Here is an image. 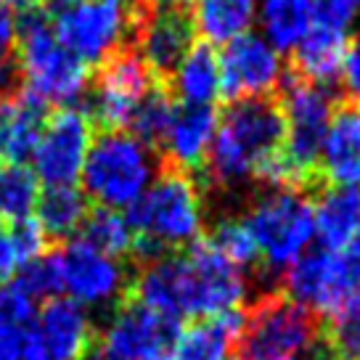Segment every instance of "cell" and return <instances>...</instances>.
Returning a JSON list of instances; mask_svg holds the SVG:
<instances>
[{"label":"cell","instance_id":"6da1fadb","mask_svg":"<svg viewBox=\"0 0 360 360\" xmlns=\"http://www.w3.org/2000/svg\"><path fill=\"white\" fill-rule=\"evenodd\" d=\"M130 297L154 313L178 321H210L241 310L247 300V278L241 268L199 238L183 252H167L138 270L130 281Z\"/></svg>","mask_w":360,"mask_h":360},{"label":"cell","instance_id":"7a4b0ae2","mask_svg":"<svg viewBox=\"0 0 360 360\" xmlns=\"http://www.w3.org/2000/svg\"><path fill=\"white\" fill-rule=\"evenodd\" d=\"M283 143L286 120L276 96L228 103L202 167L204 180L217 188L257 180L259 169L283 151Z\"/></svg>","mask_w":360,"mask_h":360},{"label":"cell","instance_id":"3957f363","mask_svg":"<svg viewBox=\"0 0 360 360\" xmlns=\"http://www.w3.org/2000/svg\"><path fill=\"white\" fill-rule=\"evenodd\" d=\"M127 220L135 231L138 257L154 259L167 252H183L202 233V186L191 172L162 165L148 191L127 210Z\"/></svg>","mask_w":360,"mask_h":360},{"label":"cell","instance_id":"277c9868","mask_svg":"<svg viewBox=\"0 0 360 360\" xmlns=\"http://www.w3.org/2000/svg\"><path fill=\"white\" fill-rule=\"evenodd\" d=\"M16 64L27 90L69 109L88 90V64L61 43L43 8L27 11L16 30Z\"/></svg>","mask_w":360,"mask_h":360},{"label":"cell","instance_id":"5b68a950","mask_svg":"<svg viewBox=\"0 0 360 360\" xmlns=\"http://www.w3.org/2000/svg\"><path fill=\"white\" fill-rule=\"evenodd\" d=\"M236 347L241 360H297L304 352L331 360L323 347L321 318L283 292L262 294L255 302L244 315Z\"/></svg>","mask_w":360,"mask_h":360},{"label":"cell","instance_id":"8992f818","mask_svg":"<svg viewBox=\"0 0 360 360\" xmlns=\"http://www.w3.org/2000/svg\"><path fill=\"white\" fill-rule=\"evenodd\" d=\"M154 151L124 130H98L93 135L88 159L82 167L85 196L103 210L127 212L154 183Z\"/></svg>","mask_w":360,"mask_h":360},{"label":"cell","instance_id":"52a82bcc","mask_svg":"<svg viewBox=\"0 0 360 360\" xmlns=\"http://www.w3.org/2000/svg\"><path fill=\"white\" fill-rule=\"evenodd\" d=\"M43 11L61 43L82 64H103L133 48V3L124 0H45Z\"/></svg>","mask_w":360,"mask_h":360},{"label":"cell","instance_id":"ba28073f","mask_svg":"<svg viewBox=\"0 0 360 360\" xmlns=\"http://www.w3.org/2000/svg\"><path fill=\"white\" fill-rule=\"evenodd\" d=\"M268 270H286L315 238L313 202L297 188H265L241 217Z\"/></svg>","mask_w":360,"mask_h":360},{"label":"cell","instance_id":"9c48e42d","mask_svg":"<svg viewBox=\"0 0 360 360\" xmlns=\"http://www.w3.org/2000/svg\"><path fill=\"white\" fill-rule=\"evenodd\" d=\"M281 88L278 101H281L283 120H286L283 154L297 169L304 191H310V188L323 186L318 178V157L323 148V138H326L337 98L328 88L294 77L292 72H286Z\"/></svg>","mask_w":360,"mask_h":360},{"label":"cell","instance_id":"30bf717a","mask_svg":"<svg viewBox=\"0 0 360 360\" xmlns=\"http://www.w3.org/2000/svg\"><path fill=\"white\" fill-rule=\"evenodd\" d=\"M281 283L289 300L326 318L360 302V265L347 252H304L283 270Z\"/></svg>","mask_w":360,"mask_h":360},{"label":"cell","instance_id":"8fae6325","mask_svg":"<svg viewBox=\"0 0 360 360\" xmlns=\"http://www.w3.org/2000/svg\"><path fill=\"white\" fill-rule=\"evenodd\" d=\"M157 79L133 48H122L98 64L88 98V117L98 130H122L133 117L135 106Z\"/></svg>","mask_w":360,"mask_h":360},{"label":"cell","instance_id":"7c38bea8","mask_svg":"<svg viewBox=\"0 0 360 360\" xmlns=\"http://www.w3.org/2000/svg\"><path fill=\"white\" fill-rule=\"evenodd\" d=\"M96 127L85 109H56L51 112L43 135L32 151L34 178L45 186H72L82 175Z\"/></svg>","mask_w":360,"mask_h":360},{"label":"cell","instance_id":"4fadbf2b","mask_svg":"<svg viewBox=\"0 0 360 360\" xmlns=\"http://www.w3.org/2000/svg\"><path fill=\"white\" fill-rule=\"evenodd\" d=\"M61 283L69 300L88 307H120L130 294V276L122 259H114L82 238L69 241L58 252Z\"/></svg>","mask_w":360,"mask_h":360},{"label":"cell","instance_id":"5bb4252c","mask_svg":"<svg viewBox=\"0 0 360 360\" xmlns=\"http://www.w3.org/2000/svg\"><path fill=\"white\" fill-rule=\"evenodd\" d=\"M178 337V321L143 304L122 302L103 328L101 349L124 360H172Z\"/></svg>","mask_w":360,"mask_h":360},{"label":"cell","instance_id":"9a60e30c","mask_svg":"<svg viewBox=\"0 0 360 360\" xmlns=\"http://www.w3.org/2000/svg\"><path fill=\"white\" fill-rule=\"evenodd\" d=\"M217 58L220 93L228 103L276 96V88H281V58L262 34H241L225 45V51Z\"/></svg>","mask_w":360,"mask_h":360},{"label":"cell","instance_id":"2e32d148","mask_svg":"<svg viewBox=\"0 0 360 360\" xmlns=\"http://www.w3.org/2000/svg\"><path fill=\"white\" fill-rule=\"evenodd\" d=\"M133 51L146 64L151 77L162 85H169L180 61L193 48L196 27L191 8L143 13L133 6Z\"/></svg>","mask_w":360,"mask_h":360},{"label":"cell","instance_id":"e0dca14e","mask_svg":"<svg viewBox=\"0 0 360 360\" xmlns=\"http://www.w3.org/2000/svg\"><path fill=\"white\" fill-rule=\"evenodd\" d=\"M37 334L45 360H85L96 342L90 313L69 297H53L37 310Z\"/></svg>","mask_w":360,"mask_h":360},{"label":"cell","instance_id":"ac0fdd59","mask_svg":"<svg viewBox=\"0 0 360 360\" xmlns=\"http://www.w3.org/2000/svg\"><path fill=\"white\" fill-rule=\"evenodd\" d=\"M318 178L328 186L360 188V101L334 106L318 157Z\"/></svg>","mask_w":360,"mask_h":360},{"label":"cell","instance_id":"d6986e66","mask_svg":"<svg viewBox=\"0 0 360 360\" xmlns=\"http://www.w3.org/2000/svg\"><path fill=\"white\" fill-rule=\"evenodd\" d=\"M217 122H220V112L214 106L178 103L167 135L159 146L165 154L162 165L178 167L183 172H199L214 141Z\"/></svg>","mask_w":360,"mask_h":360},{"label":"cell","instance_id":"ffe728a7","mask_svg":"<svg viewBox=\"0 0 360 360\" xmlns=\"http://www.w3.org/2000/svg\"><path fill=\"white\" fill-rule=\"evenodd\" d=\"M48 117L51 103L24 85L0 98V165H24L32 157Z\"/></svg>","mask_w":360,"mask_h":360},{"label":"cell","instance_id":"44dd1931","mask_svg":"<svg viewBox=\"0 0 360 360\" xmlns=\"http://www.w3.org/2000/svg\"><path fill=\"white\" fill-rule=\"evenodd\" d=\"M0 360H45L37 304L16 283L0 286Z\"/></svg>","mask_w":360,"mask_h":360},{"label":"cell","instance_id":"7402d4cb","mask_svg":"<svg viewBox=\"0 0 360 360\" xmlns=\"http://www.w3.org/2000/svg\"><path fill=\"white\" fill-rule=\"evenodd\" d=\"M347 32H339L331 27L313 24L300 45L294 48L292 72L294 77L307 79L321 88H331L334 79L342 77L345 56H347Z\"/></svg>","mask_w":360,"mask_h":360},{"label":"cell","instance_id":"603a6c76","mask_svg":"<svg viewBox=\"0 0 360 360\" xmlns=\"http://www.w3.org/2000/svg\"><path fill=\"white\" fill-rule=\"evenodd\" d=\"M315 236L326 252H345L360 233V188L326 186L315 196Z\"/></svg>","mask_w":360,"mask_h":360},{"label":"cell","instance_id":"cb8c5ba5","mask_svg":"<svg viewBox=\"0 0 360 360\" xmlns=\"http://www.w3.org/2000/svg\"><path fill=\"white\" fill-rule=\"evenodd\" d=\"M244 328V313L217 315L210 321H196L188 328H180L172 360H231V349L238 345Z\"/></svg>","mask_w":360,"mask_h":360},{"label":"cell","instance_id":"d4e9b609","mask_svg":"<svg viewBox=\"0 0 360 360\" xmlns=\"http://www.w3.org/2000/svg\"><path fill=\"white\" fill-rule=\"evenodd\" d=\"M172 96L178 93L183 103L191 106H212L220 96V58L212 45L193 43V48L180 61L175 77L169 79Z\"/></svg>","mask_w":360,"mask_h":360},{"label":"cell","instance_id":"484cf974","mask_svg":"<svg viewBox=\"0 0 360 360\" xmlns=\"http://www.w3.org/2000/svg\"><path fill=\"white\" fill-rule=\"evenodd\" d=\"M191 16L204 43L228 45L247 34L249 24L257 16V0H196L191 3Z\"/></svg>","mask_w":360,"mask_h":360},{"label":"cell","instance_id":"4316f807","mask_svg":"<svg viewBox=\"0 0 360 360\" xmlns=\"http://www.w3.org/2000/svg\"><path fill=\"white\" fill-rule=\"evenodd\" d=\"M90 212L88 196L75 186H48L34 204V223L45 238H72Z\"/></svg>","mask_w":360,"mask_h":360},{"label":"cell","instance_id":"83f0119b","mask_svg":"<svg viewBox=\"0 0 360 360\" xmlns=\"http://www.w3.org/2000/svg\"><path fill=\"white\" fill-rule=\"evenodd\" d=\"M259 24L276 51H294L313 27L310 0H257Z\"/></svg>","mask_w":360,"mask_h":360},{"label":"cell","instance_id":"f1b7e54d","mask_svg":"<svg viewBox=\"0 0 360 360\" xmlns=\"http://www.w3.org/2000/svg\"><path fill=\"white\" fill-rule=\"evenodd\" d=\"M175 96L169 85H162V82H154L151 90L141 98V103L135 106L133 117H130V135L135 141H141L146 148L157 151L165 141V135L169 130V122H172V114H175Z\"/></svg>","mask_w":360,"mask_h":360},{"label":"cell","instance_id":"f546056e","mask_svg":"<svg viewBox=\"0 0 360 360\" xmlns=\"http://www.w3.org/2000/svg\"><path fill=\"white\" fill-rule=\"evenodd\" d=\"M79 233H82L79 238L85 244H90L93 249H98V252L114 259L135 255V231L124 212L96 207L88 212Z\"/></svg>","mask_w":360,"mask_h":360},{"label":"cell","instance_id":"4dcf8cb0","mask_svg":"<svg viewBox=\"0 0 360 360\" xmlns=\"http://www.w3.org/2000/svg\"><path fill=\"white\" fill-rule=\"evenodd\" d=\"M40 196L34 172L27 165H0V223L30 220Z\"/></svg>","mask_w":360,"mask_h":360},{"label":"cell","instance_id":"1f68e13d","mask_svg":"<svg viewBox=\"0 0 360 360\" xmlns=\"http://www.w3.org/2000/svg\"><path fill=\"white\" fill-rule=\"evenodd\" d=\"M323 347L331 360H360V302L347 304L326 318Z\"/></svg>","mask_w":360,"mask_h":360},{"label":"cell","instance_id":"d6a6232c","mask_svg":"<svg viewBox=\"0 0 360 360\" xmlns=\"http://www.w3.org/2000/svg\"><path fill=\"white\" fill-rule=\"evenodd\" d=\"M207 241L228 262H233L236 268H247V265L259 262L257 244H255V238H252L247 223L241 217H223V220H217Z\"/></svg>","mask_w":360,"mask_h":360},{"label":"cell","instance_id":"836d02e7","mask_svg":"<svg viewBox=\"0 0 360 360\" xmlns=\"http://www.w3.org/2000/svg\"><path fill=\"white\" fill-rule=\"evenodd\" d=\"M16 286L32 300H53L64 292L61 283V262L58 252H43L34 259H30L19 273H16Z\"/></svg>","mask_w":360,"mask_h":360},{"label":"cell","instance_id":"e575fe53","mask_svg":"<svg viewBox=\"0 0 360 360\" xmlns=\"http://www.w3.org/2000/svg\"><path fill=\"white\" fill-rule=\"evenodd\" d=\"M313 6V24L331 27L339 32H347L349 24L355 22V0H310Z\"/></svg>","mask_w":360,"mask_h":360},{"label":"cell","instance_id":"d590c367","mask_svg":"<svg viewBox=\"0 0 360 360\" xmlns=\"http://www.w3.org/2000/svg\"><path fill=\"white\" fill-rule=\"evenodd\" d=\"M22 88V72L16 64L13 51H8V45H0V98L11 96Z\"/></svg>","mask_w":360,"mask_h":360},{"label":"cell","instance_id":"8d00e7d4","mask_svg":"<svg viewBox=\"0 0 360 360\" xmlns=\"http://www.w3.org/2000/svg\"><path fill=\"white\" fill-rule=\"evenodd\" d=\"M342 77L347 90L360 101V37L347 48V56H345V67H342Z\"/></svg>","mask_w":360,"mask_h":360},{"label":"cell","instance_id":"74e56055","mask_svg":"<svg viewBox=\"0 0 360 360\" xmlns=\"http://www.w3.org/2000/svg\"><path fill=\"white\" fill-rule=\"evenodd\" d=\"M133 6L143 13L178 11V8H191V0H133Z\"/></svg>","mask_w":360,"mask_h":360},{"label":"cell","instance_id":"f35d334b","mask_svg":"<svg viewBox=\"0 0 360 360\" xmlns=\"http://www.w3.org/2000/svg\"><path fill=\"white\" fill-rule=\"evenodd\" d=\"M13 32H16V24H13V13L6 3H0V45L11 43Z\"/></svg>","mask_w":360,"mask_h":360},{"label":"cell","instance_id":"ab89813d","mask_svg":"<svg viewBox=\"0 0 360 360\" xmlns=\"http://www.w3.org/2000/svg\"><path fill=\"white\" fill-rule=\"evenodd\" d=\"M0 3H6L8 8H19V11H34V8H43L45 0H0Z\"/></svg>","mask_w":360,"mask_h":360},{"label":"cell","instance_id":"60d3db41","mask_svg":"<svg viewBox=\"0 0 360 360\" xmlns=\"http://www.w3.org/2000/svg\"><path fill=\"white\" fill-rule=\"evenodd\" d=\"M85 360H124V358H117V355H112V352H106V349L98 347V349H93Z\"/></svg>","mask_w":360,"mask_h":360},{"label":"cell","instance_id":"b9f144b4","mask_svg":"<svg viewBox=\"0 0 360 360\" xmlns=\"http://www.w3.org/2000/svg\"><path fill=\"white\" fill-rule=\"evenodd\" d=\"M345 252H347L349 257H352L360 265V233H358V238H355V241H352V244H349V247L345 249Z\"/></svg>","mask_w":360,"mask_h":360},{"label":"cell","instance_id":"7bdbcfd3","mask_svg":"<svg viewBox=\"0 0 360 360\" xmlns=\"http://www.w3.org/2000/svg\"><path fill=\"white\" fill-rule=\"evenodd\" d=\"M124 3H127V0H124ZM130 3H133V0H130Z\"/></svg>","mask_w":360,"mask_h":360},{"label":"cell","instance_id":"ee69618b","mask_svg":"<svg viewBox=\"0 0 360 360\" xmlns=\"http://www.w3.org/2000/svg\"><path fill=\"white\" fill-rule=\"evenodd\" d=\"M355 3H360V0H355Z\"/></svg>","mask_w":360,"mask_h":360},{"label":"cell","instance_id":"f6af8a7d","mask_svg":"<svg viewBox=\"0 0 360 360\" xmlns=\"http://www.w3.org/2000/svg\"><path fill=\"white\" fill-rule=\"evenodd\" d=\"M297 360H302V358H297Z\"/></svg>","mask_w":360,"mask_h":360}]
</instances>
